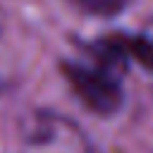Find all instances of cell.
Listing matches in <instances>:
<instances>
[{
	"mask_svg": "<svg viewBox=\"0 0 153 153\" xmlns=\"http://www.w3.org/2000/svg\"><path fill=\"white\" fill-rule=\"evenodd\" d=\"M62 72H65L69 86L74 88V93L81 98V103L88 110H93L98 115H112L122 108L124 93L110 69L86 67L79 62H65Z\"/></svg>",
	"mask_w": 153,
	"mask_h": 153,
	"instance_id": "obj_1",
	"label": "cell"
},
{
	"mask_svg": "<svg viewBox=\"0 0 153 153\" xmlns=\"http://www.w3.org/2000/svg\"><path fill=\"white\" fill-rule=\"evenodd\" d=\"M22 153H88L81 131L60 117H38L26 134Z\"/></svg>",
	"mask_w": 153,
	"mask_h": 153,
	"instance_id": "obj_2",
	"label": "cell"
},
{
	"mask_svg": "<svg viewBox=\"0 0 153 153\" xmlns=\"http://www.w3.org/2000/svg\"><path fill=\"white\" fill-rule=\"evenodd\" d=\"M124 57L134 60L141 69L153 74V36L136 33V36H117Z\"/></svg>",
	"mask_w": 153,
	"mask_h": 153,
	"instance_id": "obj_3",
	"label": "cell"
},
{
	"mask_svg": "<svg viewBox=\"0 0 153 153\" xmlns=\"http://www.w3.org/2000/svg\"><path fill=\"white\" fill-rule=\"evenodd\" d=\"M69 5H74L84 14L100 17V19L117 17L124 10V0H69Z\"/></svg>",
	"mask_w": 153,
	"mask_h": 153,
	"instance_id": "obj_4",
	"label": "cell"
}]
</instances>
